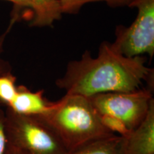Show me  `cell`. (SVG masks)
Masks as SVG:
<instances>
[{"label": "cell", "mask_w": 154, "mask_h": 154, "mask_svg": "<svg viewBox=\"0 0 154 154\" xmlns=\"http://www.w3.org/2000/svg\"><path fill=\"white\" fill-rule=\"evenodd\" d=\"M143 56L126 57L117 52L108 42L100 44L96 57L88 50L79 60L68 63L56 86L66 94L91 97L111 92H131L141 88L146 82L153 88V69L146 66Z\"/></svg>", "instance_id": "6da1fadb"}, {"label": "cell", "mask_w": 154, "mask_h": 154, "mask_svg": "<svg viewBox=\"0 0 154 154\" xmlns=\"http://www.w3.org/2000/svg\"><path fill=\"white\" fill-rule=\"evenodd\" d=\"M38 117L57 134L68 153L115 134L102 124L89 98L78 94H66L51 111Z\"/></svg>", "instance_id": "7a4b0ae2"}, {"label": "cell", "mask_w": 154, "mask_h": 154, "mask_svg": "<svg viewBox=\"0 0 154 154\" xmlns=\"http://www.w3.org/2000/svg\"><path fill=\"white\" fill-rule=\"evenodd\" d=\"M5 131L7 144L26 154H67L52 128L38 116L19 114L7 107Z\"/></svg>", "instance_id": "3957f363"}, {"label": "cell", "mask_w": 154, "mask_h": 154, "mask_svg": "<svg viewBox=\"0 0 154 154\" xmlns=\"http://www.w3.org/2000/svg\"><path fill=\"white\" fill-rule=\"evenodd\" d=\"M128 7H136L138 14L130 26L119 25L111 46L126 57L154 54V0H132Z\"/></svg>", "instance_id": "277c9868"}, {"label": "cell", "mask_w": 154, "mask_h": 154, "mask_svg": "<svg viewBox=\"0 0 154 154\" xmlns=\"http://www.w3.org/2000/svg\"><path fill=\"white\" fill-rule=\"evenodd\" d=\"M88 98L99 115H109L119 119L130 131L144 120L154 101L153 90L149 88L131 92L99 94Z\"/></svg>", "instance_id": "5b68a950"}, {"label": "cell", "mask_w": 154, "mask_h": 154, "mask_svg": "<svg viewBox=\"0 0 154 154\" xmlns=\"http://www.w3.org/2000/svg\"><path fill=\"white\" fill-rule=\"evenodd\" d=\"M13 4L11 22L24 19L31 27L52 26L62 17L59 0H2Z\"/></svg>", "instance_id": "8992f818"}, {"label": "cell", "mask_w": 154, "mask_h": 154, "mask_svg": "<svg viewBox=\"0 0 154 154\" xmlns=\"http://www.w3.org/2000/svg\"><path fill=\"white\" fill-rule=\"evenodd\" d=\"M119 154H154V101L139 126L121 136Z\"/></svg>", "instance_id": "52a82bcc"}, {"label": "cell", "mask_w": 154, "mask_h": 154, "mask_svg": "<svg viewBox=\"0 0 154 154\" xmlns=\"http://www.w3.org/2000/svg\"><path fill=\"white\" fill-rule=\"evenodd\" d=\"M43 89L32 91L26 86H17V91L8 107L14 112L24 116H39L53 109L55 102L44 97Z\"/></svg>", "instance_id": "ba28073f"}, {"label": "cell", "mask_w": 154, "mask_h": 154, "mask_svg": "<svg viewBox=\"0 0 154 154\" xmlns=\"http://www.w3.org/2000/svg\"><path fill=\"white\" fill-rule=\"evenodd\" d=\"M120 141L121 136L114 134L90 142L67 154H119Z\"/></svg>", "instance_id": "9c48e42d"}, {"label": "cell", "mask_w": 154, "mask_h": 154, "mask_svg": "<svg viewBox=\"0 0 154 154\" xmlns=\"http://www.w3.org/2000/svg\"><path fill=\"white\" fill-rule=\"evenodd\" d=\"M63 14H77L88 3L103 2L112 8L129 7L132 0H59Z\"/></svg>", "instance_id": "30bf717a"}, {"label": "cell", "mask_w": 154, "mask_h": 154, "mask_svg": "<svg viewBox=\"0 0 154 154\" xmlns=\"http://www.w3.org/2000/svg\"><path fill=\"white\" fill-rule=\"evenodd\" d=\"M17 78L9 72L0 75V103L8 106L17 91Z\"/></svg>", "instance_id": "8fae6325"}, {"label": "cell", "mask_w": 154, "mask_h": 154, "mask_svg": "<svg viewBox=\"0 0 154 154\" xmlns=\"http://www.w3.org/2000/svg\"><path fill=\"white\" fill-rule=\"evenodd\" d=\"M102 124L113 134L117 133L119 136H126L131 131L122 121L109 115H99Z\"/></svg>", "instance_id": "7c38bea8"}, {"label": "cell", "mask_w": 154, "mask_h": 154, "mask_svg": "<svg viewBox=\"0 0 154 154\" xmlns=\"http://www.w3.org/2000/svg\"><path fill=\"white\" fill-rule=\"evenodd\" d=\"M14 24V22H11L9 23V25L7 27V29L3 34H2L0 35V75L5 74V73L9 72H11V66L9 65V63L4 60V59L2 58V53L3 51V47H4V43H5V38L7 37V36L8 35V34L10 32V30L12 28L13 25ZM1 104V103H0Z\"/></svg>", "instance_id": "4fadbf2b"}, {"label": "cell", "mask_w": 154, "mask_h": 154, "mask_svg": "<svg viewBox=\"0 0 154 154\" xmlns=\"http://www.w3.org/2000/svg\"><path fill=\"white\" fill-rule=\"evenodd\" d=\"M7 146L5 131V111L0 108V154H5Z\"/></svg>", "instance_id": "5bb4252c"}, {"label": "cell", "mask_w": 154, "mask_h": 154, "mask_svg": "<svg viewBox=\"0 0 154 154\" xmlns=\"http://www.w3.org/2000/svg\"><path fill=\"white\" fill-rule=\"evenodd\" d=\"M5 154H26V153H24V152L22 151V150L7 144V149H6Z\"/></svg>", "instance_id": "9a60e30c"}]
</instances>
